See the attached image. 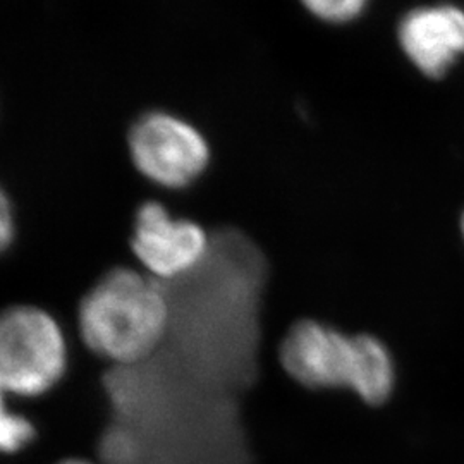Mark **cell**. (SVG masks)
Instances as JSON below:
<instances>
[{
	"mask_svg": "<svg viewBox=\"0 0 464 464\" xmlns=\"http://www.w3.org/2000/svg\"><path fill=\"white\" fill-rule=\"evenodd\" d=\"M170 318L166 284L141 268L116 266L84 293L76 329L84 346L100 360L136 365L160 348Z\"/></svg>",
	"mask_w": 464,
	"mask_h": 464,
	"instance_id": "1",
	"label": "cell"
},
{
	"mask_svg": "<svg viewBox=\"0 0 464 464\" xmlns=\"http://www.w3.org/2000/svg\"><path fill=\"white\" fill-rule=\"evenodd\" d=\"M69 341L59 318L30 303L0 310V387L14 399L49 394L69 370Z\"/></svg>",
	"mask_w": 464,
	"mask_h": 464,
	"instance_id": "2",
	"label": "cell"
},
{
	"mask_svg": "<svg viewBox=\"0 0 464 464\" xmlns=\"http://www.w3.org/2000/svg\"><path fill=\"white\" fill-rule=\"evenodd\" d=\"M130 151L136 169L167 189L195 183L210 162V149L203 134L181 117L149 112L134 122Z\"/></svg>",
	"mask_w": 464,
	"mask_h": 464,
	"instance_id": "3",
	"label": "cell"
},
{
	"mask_svg": "<svg viewBox=\"0 0 464 464\" xmlns=\"http://www.w3.org/2000/svg\"><path fill=\"white\" fill-rule=\"evenodd\" d=\"M214 239L189 218L174 217L162 203L149 201L136 212L131 249L140 268L155 281H179L205 266Z\"/></svg>",
	"mask_w": 464,
	"mask_h": 464,
	"instance_id": "4",
	"label": "cell"
},
{
	"mask_svg": "<svg viewBox=\"0 0 464 464\" xmlns=\"http://www.w3.org/2000/svg\"><path fill=\"white\" fill-rule=\"evenodd\" d=\"M281 365L306 389H348L358 363V334L349 335L316 320L295 324L281 343Z\"/></svg>",
	"mask_w": 464,
	"mask_h": 464,
	"instance_id": "5",
	"label": "cell"
},
{
	"mask_svg": "<svg viewBox=\"0 0 464 464\" xmlns=\"http://www.w3.org/2000/svg\"><path fill=\"white\" fill-rule=\"evenodd\" d=\"M399 44L423 74H446L464 53V11L450 4L418 7L402 17Z\"/></svg>",
	"mask_w": 464,
	"mask_h": 464,
	"instance_id": "6",
	"label": "cell"
},
{
	"mask_svg": "<svg viewBox=\"0 0 464 464\" xmlns=\"http://www.w3.org/2000/svg\"><path fill=\"white\" fill-rule=\"evenodd\" d=\"M396 385V366L389 348L370 334H358V363L351 392L377 406L391 398Z\"/></svg>",
	"mask_w": 464,
	"mask_h": 464,
	"instance_id": "7",
	"label": "cell"
},
{
	"mask_svg": "<svg viewBox=\"0 0 464 464\" xmlns=\"http://www.w3.org/2000/svg\"><path fill=\"white\" fill-rule=\"evenodd\" d=\"M11 396L0 387V454L13 456L28 448L36 437L34 421L11 408Z\"/></svg>",
	"mask_w": 464,
	"mask_h": 464,
	"instance_id": "8",
	"label": "cell"
},
{
	"mask_svg": "<svg viewBox=\"0 0 464 464\" xmlns=\"http://www.w3.org/2000/svg\"><path fill=\"white\" fill-rule=\"evenodd\" d=\"M314 14L329 23H348L360 16L368 0H301Z\"/></svg>",
	"mask_w": 464,
	"mask_h": 464,
	"instance_id": "9",
	"label": "cell"
},
{
	"mask_svg": "<svg viewBox=\"0 0 464 464\" xmlns=\"http://www.w3.org/2000/svg\"><path fill=\"white\" fill-rule=\"evenodd\" d=\"M16 224L13 216V207L4 189L0 188V253H4L14 241Z\"/></svg>",
	"mask_w": 464,
	"mask_h": 464,
	"instance_id": "10",
	"label": "cell"
},
{
	"mask_svg": "<svg viewBox=\"0 0 464 464\" xmlns=\"http://www.w3.org/2000/svg\"><path fill=\"white\" fill-rule=\"evenodd\" d=\"M57 464H97L93 463V461H90V459H83V458H67V459H63V461H59Z\"/></svg>",
	"mask_w": 464,
	"mask_h": 464,
	"instance_id": "11",
	"label": "cell"
},
{
	"mask_svg": "<svg viewBox=\"0 0 464 464\" xmlns=\"http://www.w3.org/2000/svg\"><path fill=\"white\" fill-rule=\"evenodd\" d=\"M461 232H463V237H464V214H463V217H461Z\"/></svg>",
	"mask_w": 464,
	"mask_h": 464,
	"instance_id": "12",
	"label": "cell"
}]
</instances>
